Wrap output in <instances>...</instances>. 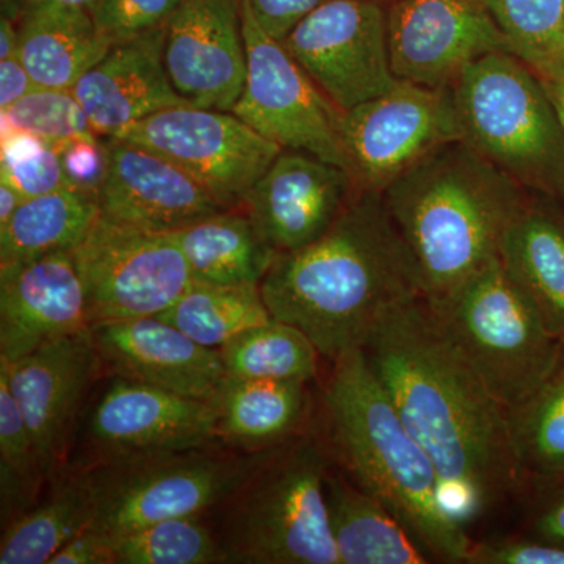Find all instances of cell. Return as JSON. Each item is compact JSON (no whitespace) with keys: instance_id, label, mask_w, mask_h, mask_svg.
Returning a JSON list of instances; mask_svg holds the SVG:
<instances>
[{"instance_id":"obj_2","label":"cell","mask_w":564,"mask_h":564,"mask_svg":"<svg viewBox=\"0 0 564 564\" xmlns=\"http://www.w3.org/2000/svg\"><path fill=\"white\" fill-rule=\"evenodd\" d=\"M276 321L313 340L323 358L362 348L397 304L423 296L383 195L359 192L313 243L280 252L261 282Z\"/></svg>"},{"instance_id":"obj_10","label":"cell","mask_w":564,"mask_h":564,"mask_svg":"<svg viewBox=\"0 0 564 564\" xmlns=\"http://www.w3.org/2000/svg\"><path fill=\"white\" fill-rule=\"evenodd\" d=\"M242 29L247 79L232 113L281 150L310 152L348 170L344 111L329 101L280 40L262 31L245 0Z\"/></svg>"},{"instance_id":"obj_44","label":"cell","mask_w":564,"mask_h":564,"mask_svg":"<svg viewBox=\"0 0 564 564\" xmlns=\"http://www.w3.org/2000/svg\"><path fill=\"white\" fill-rule=\"evenodd\" d=\"M36 88L40 87L32 79L20 55L0 61V110L13 106Z\"/></svg>"},{"instance_id":"obj_5","label":"cell","mask_w":564,"mask_h":564,"mask_svg":"<svg viewBox=\"0 0 564 564\" xmlns=\"http://www.w3.org/2000/svg\"><path fill=\"white\" fill-rule=\"evenodd\" d=\"M333 458L332 445L311 432L265 451L217 508L225 563L340 564L326 505Z\"/></svg>"},{"instance_id":"obj_7","label":"cell","mask_w":564,"mask_h":564,"mask_svg":"<svg viewBox=\"0 0 564 564\" xmlns=\"http://www.w3.org/2000/svg\"><path fill=\"white\" fill-rule=\"evenodd\" d=\"M426 302L505 410L530 399L551 372L560 339L500 258Z\"/></svg>"},{"instance_id":"obj_28","label":"cell","mask_w":564,"mask_h":564,"mask_svg":"<svg viewBox=\"0 0 564 564\" xmlns=\"http://www.w3.org/2000/svg\"><path fill=\"white\" fill-rule=\"evenodd\" d=\"M43 499L7 522L0 564H50L52 556L95 521L90 489L82 470L65 467L50 478Z\"/></svg>"},{"instance_id":"obj_27","label":"cell","mask_w":564,"mask_h":564,"mask_svg":"<svg viewBox=\"0 0 564 564\" xmlns=\"http://www.w3.org/2000/svg\"><path fill=\"white\" fill-rule=\"evenodd\" d=\"M500 261L524 288L551 332L564 337V220L525 203L500 247Z\"/></svg>"},{"instance_id":"obj_18","label":"cell","mask_w":564,"mask_h":564,"mask_svg":"<svg viewBox=\"0 0 564 564\" xmlns=\"http://www.w3.org/2000/svg\"><path fill=\"white\" fill-rule=\"evenodd\" d=\"M359 192L344 166L310 152L282 150L242 207L280 254L322 237Z\"/></svg>"},{"instance_id":"obj_9","label":"cell","mask_w":564,"mask_h":564,"mask_svg":"<svg viewBox=\"0 0 564 564\" xmlns=\"http://www.w3.org/2000/svg\"><path fill=\"white\" fill-rule=\"evenodd\" d=\"M76 437L80 455L68 467L79 470L220 441L215 402L115 375L80 419Z\"/></svg>"},{"instance_id":"obj_3","label":"cell","mask_w":564,"mask_h":564,"mask_svg":"<svg viewBox=\"0 0 564 564\" xmlns=\"http://www.w3.org/2000/svg\"><path fill=\"white\" fill-rule=\"evenodd\" d=\"M381 195L429 300L499 258L527 203L521 184L462 140L434 151Z\"/></svg>"},{"instance_id":"obj_15","label":"cell","mask_w":564,"mask_h":564,"mask_svg":"<svg viewBox=\"0 0 564 564\" xmlns=\"http://www.w3.org/2000/svg\"><path fill=\"white\" fill-rule=\"evenodd\" d=\"M101 370L91 328L43 344L17 361L0 358L47 480L68 467L82 408Z\"/></svg>"},{"instance_id":"obj_20","label":"cell","mask_w":564,"mask_h":564,"mask_svg":"<svg viewBox=\"0 0 564 564\" xmlns=\"http://www.w3.org/2000/svg\"><path fill=\"white\" fill-rule=\"evenodd\" d=\"M109 166L99 215L151 232H176L223 210L202 184L169 159L121 139H107Z\"/></svg>"},{"instance_id":"obj_6","label":"cell","mask_w":564,"mask_h":564,"mask_svg":"<svg viewBox=\"0 0 564 564\" xmlns=\"http://www.w3.org/2000/svg\"><path fill=\"white\" fill-rule=\"evenodd\" d=\"M452 91L464 143L522 187L564 198V129L527 63L492 52Z\"/></svg>"},{"instance_id":"obj_13","label":"cell","mask_w":564,"mask_h":564,"mask_svg":"<svg viewBox=\"0 0 564 564\" xmlns=\"http://www.w3.org/2000/svg\"><path fill=\"white\" fill-rule=\"evenodd\" d=\"M343 140L359 191L383 193L434 151L462 140L454 91L397 80L344 111Z\"/></svg>"},{"instance_id":"obj_35","label":"cell","mask_w":564,"mask_h":564,"mask_svg":"<svg viewBox=\"0 0 564 564\" xmlns=\"http://www.w3.org/2000/svg\"><path fill=\"white\" fill-rule=\"evenodd\" d=\"M511 54L536 68L564 47V0H484Z\"/></svg>"},{"instance_id":"obj_8","label":"cell","mask_w":564,"mask_h":564,"mask_svg":"<svg viewBox=\"0 0 564 564\" xmlns=\"http://www.w3.org/2000/svg\"><path fill=\"white\" fill-rule=\"evenodd\" d=\"M263 454H231L207 445L80 469L95 508L93 525L115 536L165 519L217 510Z\"/></svg>"},{"instance_id":"obj_46","label":"cell","mask_w":564,"mask_h":564,"mask_svg":"<svg viewBox=\"0 0 564 564\" xmlns=\"http://www.w3.org/2000/svg\"><path fill=\"white\" fill-rule=\"evenodd\" d=\"M98 0H3V14L18 20L25 11L44 9V7H65L91 11Z\"/></svg>"},{"instance_id":"obj_36","label":"cell","mask_w":564,"mask_h":564,"mask_svg":"<svg viewBox=\"0 0 564 564\" xmlns=\"http://www.w3.org/2000/svg\"><path fill=\"white\" fill-rule=\"evenodd\" d=\"M2 111V131L32 133L61 148L70 140L95 137L91 122L73 90L36 88Z\"/></svg>"},{"instance_id":"obj_25","label":"cell","mask_w":564,"mask_h":564,"mask_svg":"<svg viewBox=\"0 0 564 564\" xmlns=\"http://www.w3.org/2000/svg\"><path fill=\"white\" fill-rule=\"evenodd\" d=\"M14 21L20 58L40 88L73 90L113 46L88 10L44 7Z\"/></svg>"},{"instance_id":"obj_42","label":"cell","mask_w":564,"mask_h":564,"mask_svg":"<svg viewBox=\"0 0 564 564\" xmlns=\"http://www.w3.org/2000/svg\"><path fill=\"white\" fill-rule=\"evenodd\" d=\"M50 564H117L110 534L90 525L70 538Z\"/></svg>"},{"instance_id":"obj_43","label":"cell","mask_w":564,"mask_h":564,"mask_svg":"<svg viewBox=\"0 0 564 564\" xmlns=\"http://www.w3.org/2000/svg\"><path fill=\"white\" fill-rule=\"evenodd\" d=\"M543 502L532 518V536L564 545V480L541 488Z\"/></svg>"},{"instance_id":"obj_48","label":"cell","mask_w":564,"mask_h":564,"mask_svg":"<svg viewBox=\"0 0 564 564\" xmlns=\"http://www.w3.org/2000/svg\"><path fill=\"white\" fill-rule=\"evenodd\" d=\"M20 55V32L17 21L2 13L0 20V61Z\"/></svg>"},{"instance_id":"obj_39","label":"cell","mask_w":564,"mask_h":564,"mask_svg":"<svg viewBox=\"0 0 564 564\" xmlns=\"http://www.w3.org/2000/svg\"><path fill=\"white\" fill-rule=\"evenodd\" d=\"M467 564H564V545L541 538H500L473 544Z\"/></svg>"},{"instance_id":"obj_40","label":"cell","mask_w":564,"mask_h":564,"mask_svg":"<svg viewBox=\"0 0 564 564\" xmlns=\"http://www.w3.org/2000/svg\"><path fill=\"white\" fill-rule=\"evenodd\" d=\"M58 152L70 187L98 198L109 166L107 139L95 135L70 140L62 144Z\"/></svg>"},{"instance_id":"obj_34","label":"cell","mask_w":564,"mask_h":564,"mask_svg":"<svg viewBox=\"0 0 564 564\" xmlns=\"http://www.w3.org/2000/svg\"><path fill=\"white\" fill-rule=\"evenodd\" d=\"M47 480L28 422L7 380L0 372V481L3 524L40 499Z\"/></svg>"},{"instance_id":"obj_38","label":"cell","mask_w":564,"mask_h":564,"mask_svg":"<svg viewBox=\"0 0 564 564\" xmlns=\"http://www.w3.org/2000/svg\"><path fill=\"white\" fill-rule=\"evenodd\" d=\"M184 0H98L90 13L111 44L163 28Z\"/></svg>"},{"instance_id":"obj_21","label":"cell","mask_w":564,"mask_h":564,"mask_svg":"<svg viewBox=\"0 0 564 564\" xmlns=\"http://www.w3.org/2000/svg\"><path fill=\"white\" fill-rule=\"evenodd\" d=\"M91 336L109 375L215 402L228 380L220 351L159 317L96 323Z\"/></svg>"},{"instance_id":"obj_16","label":"cell","mask_w":564,"mask_h":564,"mask_svg":"<svg viewBox=\"0 0 564 564\" xmlns=\"http://www.w3.org/2000/svg\"><path fill=\"white\" fill-rule=\"evenodd\" d=\"M389 52L397 79L452 88L467 66L510 52L484 0H391Z\"/></svg>"},{"instance_id":"obj_14","label":"cell","mask_w":564,"mask_h":564,"mask_svg":"<svg viewBox=\"0 0 564 564\" xmlns=\"http://www.w3.org/2000/svg\"><path fill=\"white\" fill-rule=\"evenodd\" d=\"M281 43L343 111L383 95L399 80L383 0H328Z\"/></svg>"},{"instance_id":"obj_31","label":"cell","mask_w":564,"mask_h":564,"mask_svg":"<svg viewBox=\"0 0 564 564\" xmlns=\"http://www.w3.org/2000/svg\"><path fill=\"white\" fill-rule=\"evenodd\" d=\"M203 347L220 350L240 333L272 321L261 285H217L193 281L172 307L158 315Z\"/></svg>"},{"instance_id":"obj_23","label":"cell","mask_w":564,"mask_h":564,"mask_svg":"<svg viewBox=\"0 0 564 564\" xmlns=\"http://www.w3.org/2000/svg\"><path fill=\"white\" fill-rule=\"evenodd\" d=\"M307 386L228 377L215 399L218 437L245 454H259L307 432L313 410Z\"/></svg>"},{"instance_id":"obj_24","label":"cell","mask_w":564,"mask_h":564,"mask_svg":"<svg viewBox=\"0 0 564 564\" xmlns=\"http://www.w3.org/2000/svg\"><path fill=\"white\" fill-rule=\"evenodd\" d=\"M329 527L340 564H426L433 560L378 497L350 477H326Z\"/></svg>"},{"instance_id":"obj_4","label":"cell","mask_w":564,"mask_h":564,"mask_svg":"<svg viewBox=\"0 0 564 564\" xmlns=\"http://www.w3.org/2000/svg\"><path fill=\"white\" fill-rule=\"evenodd\" d=\"M323 404L333 454L348 477L378 497L433 562L466 563L474 541L445 507L433 463L408 432L362 348L333 361Z\"/></svg>"},{"instance_id":"obj_47","label":"cell","mask_w":564,"mask_h":564,"mask_svg":"<svg viewBox=\"0 0 564 564\" xmlns=\"http://www.w3.org/2000/svg\"><path fill=\"white\" fill-rule=\"evenodd\" d=\"M25 196L7 181H0V229L9 225L13 215L25 202Z\"/></svg>"},{"instance_id":"obj_12","label":"cell","mask_w":564,"mask_h":564,"mask_svg":"<svg viewBox=\"0 0 564 564\" xmlns=\"http://www.w3.org/2000/svg\"><path fill=\"white\" fill-rule=\"evenodd\" d=\"M113 139L169 159L202 184L223 209L242 207L282 151L232 111L191 104L155 111Z\"/></svg>"},{"instance_id":"obj_29","label":"cell","mask_w":564,"mask_h":564,"mask_svg":"<svg viewBox=\"0 0 564 564\" xmlns=\"http://www.w3.org/2000/svg\"><path fill=\"white\" fill-rule=\"evenodd\" d=\"M98 218V198L76 188L28 198L0 229V265L73 251Z\"/></svg>"},{"instance_id":"obj_45","label":"cell","mask_w":564,"mask_h":564,"mask_svg":"<svg viewBox=\"0 0 564 564\" xmlns=\"http://www.w3.org/2000/svg\"><path fill=\"white\" fill-rule=\"evenodd\" d=\"M564 129V47L533 68Z\"/></svg>"},{"instance_id":"obj_30","label":"cell","mask_w":564,"mask_h":564,"mask_svg":"<svg viewBox=\"0 0 564 564\" xmlns=\"http://www.w3.org/2000/svg\"><path fill=\"white\" fill-rule=\"evenodd\" d=\"M507 413L524 484L545 488L564 480V337L540 388Z\"/></svg>"},{"instance_id":"obj_17","label":"cell","mask_w":564,"mask_h":564,"mask_svg":"<svg viewBox=\"0 0 564 564\" xmlns=\"http://www.w3.org/2000/svg\"><path fill=\"white\" fill-rule=\"evenodd\" d=\"M163 58L185 102L232 111L248 69L242 0H184L166 22Z\"/></svg>"},{"instance_id":"obj_37","label":"cell","mask_w":564,"mask_h":564,"mask_svg":"<svg viewBox=\"0 0 564 564\" xmlns=\"http://www.w3.org/2000/svg\"><path fill=\"white\" fill-rule=\"evenodd\" d=\"M0 152L2 181L18 188L25 198L73 188L63 170L61 152L50 141L9 129L2 131Z\"/></svg>"},{"instance_id":"obj_26","label":"cell","mask_w":564,"mask_h":564,"mask_svg":"<svg viewBox=\"0 0 564 564\" xmlns=\"http://www.w3.org/2000/svg\"><path fill=\"white\" fill-rule=\"evenodd\" d=\"M193 281L261 285L278 252L243 207L223 209L173 232Z\"/></svg>"},{"instance_id":"obj_1","label":"cell","mask_w":564,"mask_h":564,"mask_svg":"<svg viewBox=\"0 0 564 564\" xmlns=\"http://www.w3.org/2000/svg\"><path fill=\"white\" fill-rule=\"evenodd\" d=\"M362 351L433 463L443 502L459 522L521 488L507 410L445 333L425 296L389 311Z\"/></svg>"},{"instance_id":"obj_11","label":"cell","mask_w":564,"mask_h":564,"mask_svg":"<svg viewBox=\"0 0 564 564\" xmlns=\"http://www.w3.org/2000/svg\"><path fill=\"white\" fill-rule=\"evenodd\" d=\"M73 252L87 292L91 326L158 317L193 282L173 232L143 231L99 215Z\"/></svg>"},{"instance_id":"obj_41","label":"cell","mask_w":564,"mask_h":564,"mask_svg":"<svg viewBox=\"0 0 564 564\" xmlns=\"http://www.w3.org/2000/svg\"><path fill=\"white\" fill-rule=\"evenodd\" d=\"M325 2L328 0H245L262 31L280 41Z\"/></svg>"},{"instance_id":"obj_33","label":"cell","mask_w":564,"mask_h":564,"mask_svg":"<svg viewBox=\"0 0 564 564\" xmlns=\"http://www.w3.org/2000/svg\"><path fill=\"white\" fill-rule=\"evenodd\" d=\"M117 564L225 563L217 533L203 514L165 519L111 536Z\"/></svg>"},{"instance_id":"obj_22","label":"cell","mask_w":564,"mask_h":564,"mask_svg":"<svg viewBox=\"0 0 564 564\" xmlns=\"http://www.w3.org/2000/svg\"><path fill=\"white\" fill-rule=\"evenodd\" d=\"M165 32L163 25L113 44L74 85L96 135L113 139L155 111L187 104L166 73Z\"/></svg>"},{"instance_id":"obj_49","label":"cell","mask_w":564,"mask_h":564,"mask_svg":"<svg viewBox=\"0 0 564 564\" xmlns=\"http://www.w3.org/2000/svg\"><path fill=\"white\" fill-rule=\"evenodd\" d=\"M384 3L391 2V0H383Z\"/></svg>"},{"instance_id":"obj_19","label":"cell","mask_w":564,"mask_h":564,"mask_svg":"<svg viewBox=\"0 0 564 564\" xmlns=\"http://www.w3.org/2000/svg\"><path fill=\"white\" fill-rule=\"evenodd\" d=\"M90 328L73 251L0 265V358L17 361L43 344Z\"/></svg>"},{"instance_id":"obj_32","label":"cell","mask_w":564,"mask_h":564,"mask_svg":"<svg viewBox=\"0 0 564 564\" xmlns=\"http://www.w3.org/2000/svg\"><path fill=\"white\" fill-rule=\"evenodd\" d=\"M218 351L229 378L302 383L317 378L322 356L302 329L276 318L240 333Z\"/></svg>"}]
</instances>
